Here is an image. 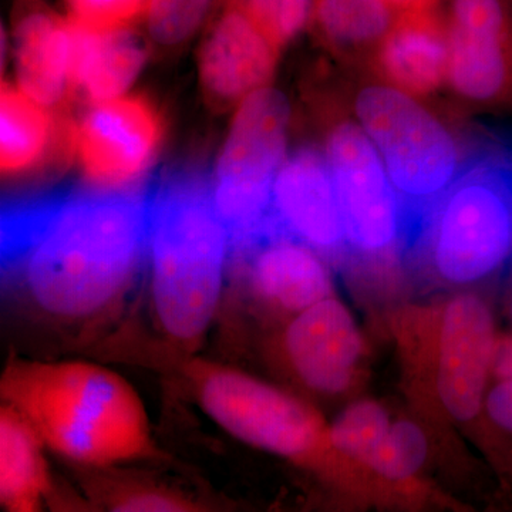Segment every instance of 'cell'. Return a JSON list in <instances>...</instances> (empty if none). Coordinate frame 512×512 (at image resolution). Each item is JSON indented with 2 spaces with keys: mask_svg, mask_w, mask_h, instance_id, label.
<instances>
[{
  "mask_svg": "<svg viewBox=\"0 0 512 512\" xmlns=\"http://www.w3.org/2000/svg\"><path fill=\"white\" fill-rule=\"evenodd\" d=\"M153 190H53L6 201L3 271L53 318L109 311L130 291L148 254Z\"/></svg>",
  "mask_w": 512,
  "mask_h": 512,
  "instance_id": "1",
  "label": "cell"
},
{
  "mask_svg": "<svg viewBox=\"0 0 512 512\" xmlns=\"http://www.w3.org/2000/svg\"><path fill=\"white\" fill-rule=\"evenodd\" d=\"M45 446L77 463L110 466L146 456L150 426L136 390L106 367L83 362H16L0 382Z\"/></svg>",
  "mask_w": 512,
  "mask_h": 512,
  "instance_id": "2",
  "label": "cell"
},
{
  "mask_svg": "<svg viewBox=\"0 0 512 512\" xmlns=\"http://www.w3.org/2000/svg\"><path fill=\"white\" fill-rule=\"evenodd\" d=\"M148 256L158 323L177 342H198L220 305L231 259L211 180L198 168L174 171L154 187Z\"/></svg>",
  "mask_w": 512,
  "mask_h": 512,
  "instance_id": "3",
  "label": "cell"
},
{
  "mask_svg": "<svg viewBox=\"0 0 512 512\" xmlns=\"http://www.w3.org/2000/svg\"><path fill=\"white\" fill-rule=\"evenodd\" d=\"M417 242L443 285H476L511 266L512 164L493 157L461 171L427 215Z\"/></svg>",
  "mask_w": 512,
  "mask_h": 512,
  "instance_id": "4",
  "label": "cell"
},
{
  "mask_svg": "<svg viewBox=\"0 0 512 512\" xmlns=\"http://www.w3.org/2000/svg\"><path fill=\"white\" fill-rule=\"evenodd\" d=\"M355 110L399 192L416 242L427 215L461 174L456 140L416 97L390 84L363 89Z\"/></svg>",
  "mask_w": 512,
  "mask_h": 512,
  "instance_id": "5",
  "label": "cell"
},
{
  "mask_svg": "<svg viewBox=\"0 0 512 512\" xmlns=\"http://www.w3.org/2000/svg\"><path fill=\"white\" fill-rule=\"evenodd\" d=\"M291 109L264 87L241 101L212 177V195L231 238V254L271 229L272 190L286 160Z\"/></svg>",
  "mask_w": 512,
  "mask_h": 512,
  "instance_id": "6",
  "label": "cell"
},
{
  "mask_svg": "<svg viewBox=\"0 0 512 512\" xmlns=\"http://www.w3.org/2000/svg\"><path fill=\"white\" fill-rule=\"evenodd\" d=\"M191 377L204 412L235 439L295 461L332 450L329 427L298 397L214 363H195Z\"/></svg>",
  "mask_w": 512,
  "mask_h": 512,
  "instance_id": "7",
  "label": "cell"
},
{
  "mask_svg": "<svg viewBox=\"0 0 512 512\" xmlns=\"http://www.w3.org/2000/svg\"><path fill=\"white\" fill-rule=\"evenodd\" d=\"M325 156L348 255L370 271L396 265L412 235L399 192L372 141L359 124H339L330 133Z\"/></svg>",
  "mask_w": 512,
  "mask_h": 512,
  "instance_id": "8",
  "label": "cell"
},
{
  "mask_svg": "<svg viewBox=\"0 0 512 512\" xmlns=\"http://www.w3.org/2000/svg\"><path fill=\"white\" fill-rule=\"evenodd\" d=\"M447 83L476 106H512V0H454Z\"/></svg>",
  "mask_w": 512,
  "mask_h": 512,
  "instance_id": "9",
  "label": "cell"
},
{
  "mask_svg": "<svg viewBox=\"0 0 512 512\" xmlns=\"http://www.w3.org/2000/svg\"><path fill=\"white\" fill-rule=\"evenodd\" d=\"M497 342L493 312L476 293H457L441 309L434 384L454 420L467 423L484 409Z\"/></svg>",
  "mask_w": 512,
  "mask_h": 512,
  "instance_id": "10",
  "label": "cell"
},
{
  "mask_svg": "<svg viewBox=\"0 0 512 512\" xmlns=\"http://www.w3.org/2000/svg\"><path fill=\"white\" fill-rule=\"evenodd\" d=\"M163 138L156 109L141 97L97 103L74 134L84 174L97 187H128L146 173Z\"/></svg>",
  "mask_w": 512,
  "mask_h": 512,
  "instance_id": "11",
  "label": "cell"
},
{
  "mask_svg": "<svg viewBox=\"0 0 512 512\" xmlns=\"http://www.w3.org/2000/svg\"><path fill=\"white\" fill-rule=\"evenodd\" d=\"M271 217L282 235L328 261L338 264L348 256L335 184L319 151L302 148L286 158L272 190Z\"/></svg>",
  "mask_w": 512,
  "mask_h": 512,
  "instance_id": "12",
  "label": "cell"
},
{
  "mask_svg": "<svg viewBox=\"0 0 512 512\" xmlns=\"http://www.w3.org/2000/svg\"><path fill=\"white\" fill-rule=\"evenodd\" d=\"M284 349L305 386L318 393L339 394L352 386L365 343L348 308L332 295L292 316Z\"/></svg>",
  "mask_w": 512,
  "mask_h": 512,
  "instance_id": "13",
  "label": "cell"
},
{
  "mask_svg": "<svg viewBox=\"0 0 512 512\" xmlns=\"http://www.w3.org/2000/svg\"><path fill=\"white\" fill-rule=\"evenodd\" d=\"M279 47L238 9L227 5L200 56L202 90L212 106L241 103L274 76Z\"/></svg>",
  "mask_w": 512,
  "mask_h": 512,
  "instance_id": "14",
  "label": "cell"
},
{
  "mask_svg": "<svg viewBox=\"0 0 512 512\" xmlns=\"http://www.w3.org/2000/svg\"><path fill=\"white\" fill-rule=\"evenodd\" d=\"M244 272L249 291L269 308L298 315L332 296L326 259L315 249L286 237L268 235L231 255Z\"/></svg>",
  "mask_w": 512,
  "mask_h": 512,
  "instance_id": "15",
  "label": "cell"
},
{
  "mask_svg": "<svg viewBox=\"0 0 512 512\" xmlns=\"http://www.w3.org/2000/svg\"><path fill=\"white\" fill-rule=\"evenodd\" d=\"M16 76L20 89L45 107L73 89L72 20L33 10L16 26Z\"/></svg>",
  "mask_w": 512,
  "mask_h": 512,
  "instance_id": "16",
  "label": "cell"
},
{
  "mask_svg": "<svg viewBox=\"0 0 512 512\" xmlns=\"http://www.w3.org/2000/svg\"><path fill=\"white\" fill-rule=\"evenodd\" d=\"M404 15L380 40L377 60L387 84L424 96L447 83V30L426 10Z\"/></svg>",
  "mask_w": 512,
  "mask_h": 512,
  "instance_id": "17",
  "label": "cell"
},
{
  "mask_svg": "<svg viewBox=\"0 0 512 512\" xmlns=\"http://www.w3.org/2000/svg\"><path fill=\"white\" fill-rule=\"evenodd\" d=\"M73 87L87 100L117 99L146 62V49L130 28L94 29L73 18Z\"/></svg>",
  "mask_w": 512,
  "mask_h": 512,
  "instance_id": "18",
  "label": "cell"
},
{
  "mask_svg": "<svg viewBox=\"0 0 512 512\" xmlns=\"http://www.w3.org/2000/svg\"><path fill=\"white\" fill-rule=\"evenodd\" d=\"M43 440L9 404L0 407V503L6 511H39L50 490Z\"/></svg>",
  "mask_w": 512,
  "mask_h": 512,
  "instance_id": "19",
  "label": "cell"
},
{
  "mask_svg": "<svg viewBox=\"0 0 512 512\" xmlns=\"http://www.w3.org/2000/svg\"><path fill=\"white\" fill-rule=\"evenodd\" d=\"M55 124L45 106L3 83L0 93V165L6 175L36 167L52 146Z\"/></svg>",
  "mask_w": 512,
  "mask_h": 512,
  "instance_id": "20",
  "label": "cell"
},
{
  "mask_svg": "<svg viewBox=\"0 0 512 512\" xmlns=\"http://www.w3.org/2000/svg\"><path fill=\"white\" fill-rule=\"evenodd\" d=\"M392 0H316L313 16L323 35L343 46L382 40L394 25Z\"/></svg>",
  "mask_w": 512,
  "mask_h": 512,
  "instance_id": "21",
  "label": "cell"
},
{
  "mask_svg": "<svg viewBox=\"0 0 512 512\" xmlns=\"http://www.w3.org/2000/svg\"><path fill=\"white\" fill-rule=\"evenodd\" d=\"M390 426L392 421L382 404L360 400L333 421L328 429L329 444L339 456L366 467Z\"/></svg>",
  "mask_w": 512,
  "mask_h": 512,
  "instance_id": "22",
  "label": "cell"
},
{
  "mask_svg": "<svg viewBox=\"0 0 512 512\" xmlns=\"http://www.w3.org/2000/svg\"><path fill=\"white\" fill-rule=\"evenodd\" d=\"M427 456L429 441L419 424L412 420H397L366 467L384 480L404 481L419 473Z\"/></svg>",
  "mask_w": 512,
  "mask_h": 512,
  "instance_id": "23",
  "label": "cell"
},
{
  "mask_svg": "<svg viewBox=\"0 0 512 512\" xmlns=\"http://www.w3.org/2000/svg\"><path fill=\"white\" fill-rule=\"evenodd\" d=\"M218 0H150L147 29L157 43L181 45L204 25Z\"/></svg>",
  "mask_w": 512,
  "mask_h": 512,
  "instance_id": "24",
  "label": "cell"
},
{
  "mask_svg": "<svg viewBox=\"0 0 512 512\" xmlns=\"http://www.w3.org/2000/svg\"><path fill=\"white\" fill-rule=\"evenodd\" d=\"M276 46L291 42L305 28L313 12L312 0H229Z\"/></svg>",
  "mask_w": 512,
  "mask_h": 512,
  "instance_id": "25",
  "label": "cell"
},
{
  "mask_svg": "<svg viewBox=\"0 0 512 512\" xmlns=\"http://www.w3.org/2000/svg\"><path fill=\"white\" fill-rule=\"evenodd\" d=\"M72 18L94 29L128 28L146 15L150 0H66Z\"/></svg>",
  "mask_w": 512,
  "mask_h": 512,
  "instance_id": "26",
  "label": "cell"
},
{
  "mask_svg": "<svg viewBox=\"0 0 512 512\" xmlns=\"http://www.w3.org/2000/svg\"><path fill=\"white\" fill-rule=\"evenodd\" d=\"M111 510L120 512H184L197 510L181 495L161 490L130 491L117 497Z\"/></svg>",
  "mask_w": 512,
  "mask_h": 512,
  "instance_id": "27",
  "label": "cell"
},
{
  "mask_svg": "<svg viewBox=\"0 0 512 512\" xmlns=\"http://www.w3.org/2000/svg\"><path fill=\"white\" fill-rule=\"evenodd\" d=\"M484 410L495 426L512 434V379H498L488 390Z\"/></svg>",
  "mask_w": 512,
  "mask_h": 512,
  "instance_id": "28",
  "label": "cell"
},
{
  "mask_svg": "<svg viewBox=\"0 0 512 512\" xmlns=\"http://www.w3.org/2000/svg\"><path fill=\"white\" fill-rule=\"evenodd\" d=\"M493 376L512 379V338L498 339L495 346Z\"/></svg>",
  "mask_w": 512,
  "mask_h": 512,
  "instance_id": "29",
  "label": "cell"
},
{
  "mask_svg": "<svg viewBox=\"0 0 512 512\" xmlns=\"http://www.w3.org/2000/svg\"><path fill=\"white\" fill-rule=\"evenodd\" d=\"M394 8L403 9L406 13L426 10L431 0H392Z\"/></svg>",
  "mask_w": 512,
  "mask_h": 512,
  "instance_id": "30",
  "label": "cell"
},
{
  "mask_svg": "<svg viewBox=\"0 0 512 512\" xmlns=\"http://www.w3.org/2000/svg\"><path fill=\"white\" fill-rule=\"evenodd\" d=\"M508 316H510V320L512 323V292L510 296V301H508Z\"/></svg>",
  "mask_w": 512,
  "mask_h": 512,
  "instance_id": "31",
  "label": "cell"
}]
</instances>
